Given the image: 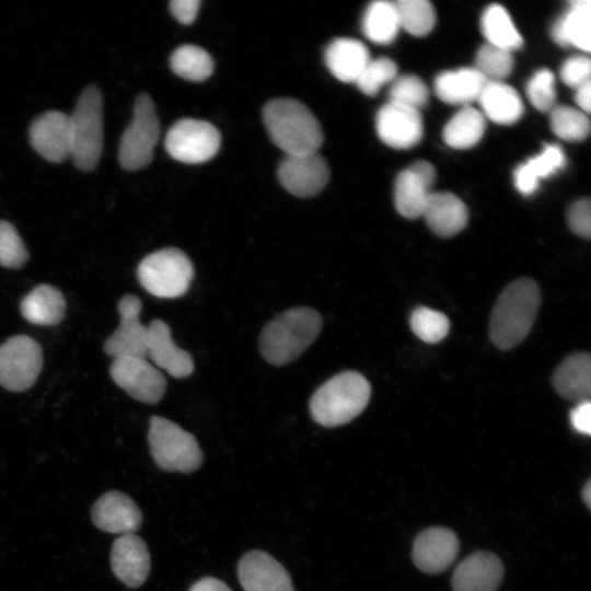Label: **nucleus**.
<instances>
[{
    "instance_id": "obj_1",
    "label": "nucleus",
    "mask_w": 591,
    "mask_h": 591,
    "mask_svg": "<svg viewBox=\"0 0 591 591\" xmlns=\"http://www.w3.org/2000/svg\"><path fill=\"white\" fill-rule=\"evenodd\" d=\"M541 304L540 288L529 278L517 279L500 293L490 316L489 336L501 349L514 348L530 333Z\"/></svg>"
},
{
    "instance_id": "obj_2",
    "label": "nucleus",
    "mask_w": 591,
    "mask_h": 591,
    "mask_svg": "<svg viewBox=\"0 0 591 591\" xmlns=\"http://www.w3.org/2000/svg\"><path fill=\"white\" fill-rule=\"evenodd\" d=\"M321 314L311 308H293L269 321L259 337L263 358L283 366L296 360L313 344L322 329Z\"/></svg>"
},
{
    "instance_id": "obj_3",
    "label": "nucleus",
    "mask_w": 591,
    "mask_h": 591,
    "mask_svg": "<svg viewBox=\"0 0 591 591\" xmlns=\"http://www.w3.org/2000/svg\"><path fill=\"white\" fill-rule=\"evenodd\" d=\"M263 121L271 141L287 155L318 152L323 143L318 120L297 100L269 101L263 108Z\"/></svg>"
},
{
    "instance_id": "obj_4",
    "label": "nucleus",
    "mask_w": 591,
    "mask_h": 591,
    "mask_svg": "<svg viewBox=\"0 0 591 591\" xmlns=\"http://www.w3.org/2000/svg\"><path fill=\"white\" fill-rule=\"evenodd\" d=\"M370 394V384L362 374L340 372L314 392L310 399L311 416L324 427L347 424L366 408Z\"/></svg>"
},
{
    "instance_id": "obj_5",
    "label": "nucleus",
    "mask_w": 591,
    "mask_h": 591,
    "mask_svg": "<svg viewBox=\"0 0 591 591\" xmlns=\"http://www.w3.org/2000/svg\"><path fill=\"white\" fill-rule=\"evenodd\" d=\"M69 116L70 158L79 170L92 171L103 151V97L100 90L94 85L88 86Z\"/></svg>"
},
{
    "instance_id": "obj_6",
    "label": "nucleus",
    "mask_w": 591,
    "mask_h": 591,
    "mask_svg": "<svg viewBox=\"0 0 591 591\" xmlns=\"http://www.w3.org/2000/svg\"><path fill=\"white\" fill-rule=\"evenodd\" d=\"M137 277L152 296L174 299L187 292L194 266L183 251L166 247L147 255L138 265Z\"/></svg>"
},
{
    "instance_id": "obj_7",
    "label": "nucleus",
    "mask_w": 591,
    "mask_h": 591,
    "mask_svg": "<svg viewBox=\"0 0 591 591\" xmlns=\"http://www.w3.org/2000/svg\"><path fill=\"white\" fill-rule=\"evenodd\" d=\"M148 441L153 460L164 471L189 473L201 465L202 452L196 438L172 420L151 417Z\"/></svg>"
},
{
    "instance_id": "obj_8",
    "label": "nucleus",
    "mask_w": 591,
    "mask_h": 591,
    "mask_svg": "<svg viewBox=\"0 0 591 591\" xmlns=\"http://www.w3.org/2000/svg\"><path fill=\"white\" fill-rule=\"evenodd\" d=\"M160 137V123L152 99L142 93L132 107V118L124 130L118 159L123 169L138 171L147 167Z\"/></svg>"
},
{
    "instance_id": "obj_9",
    "label": "nucleus",
    "mask_w": 591,
    "mask_h": 591,
    "mask_svg": "<svg viewBox=\"0 0 591 591\" xmlns=\"http://www.w3.org/2000/svg\"><path fill=\"white\" fill-rule=\"evenodd\" d=\"M164 144L173 159L187 164H199L217 154L221 135L209 121L184 118L169 129Z\"/></svg>"
},
{
    "instance_id": "obj_10",
    "label": "nucleus",
    "mask_w": 591,
    "mask_h": 591,
    "mask_svg": "<svg viewBox=\"0 0 591 591\" xmlns=\"http://www.w3.org/2000/svg\"><path fill=\"white\" fill-rule=\"evenodd\" d=\"M43 367L40 345L26 335H15L0 345V385L12 392L30 389Z\"/></svg>"
},
{
    "instance_id": "obj_11",
    "label": "nucleus",
    "mask_w": 591,
    "mask_h": 591,
    "mask_svg": "<svg viewBox=\"0 0 591 591\" xmlns=\"http://www.w3.org/2000/svg\"><path fill=\"white\" fill-rule=\"evenodd\" d=\"M109 373L120 389L139 402L157 404L164 395L166 380L147 358H115Z\"/></svg>"
},
{
    "instance_id": "obj_12",
    "label": "nucleus",
    "mask_w": 591,
    "mask_h": 591,
    "mask_svg": "<svg viewBox=\"0 0 591 591\" xmlns=\"http://www.w3.org/2000/svg\"><path fill=\"white\" fill-rule=\"evenodd\" d=\"M280 184L292 195L308 198L321 193L329 179V167L318 153L285 154L277 170Z\"/></svg>"
},
{
    "instance_id": "obj_13",
    "label": "nucleus",
    "mask_w": 591,
    "mask_h": 591,
    "mask_svg": "<svg viewBox=\"0 0 591 591\" xmlns=\"http://www.w3.org/2000/svg\"><path fill=\"white\" fill-rule=\"evenodd\" d=\"M141 301L134 294L124 296L118 303L119 325L106 339L104 351L115 358H147L148 326L140 322Z\"/></svg>"
},
{
    "instance_id": "obj_14",
    "label": "nucleus",
    "mask_w": 591,
    "mask_h": 591,
    "mask_svg": "<svg viewBox=\"0 0 591 591\" xmlns=\"http://www.w3.org/2000/svg\"><path fill=\"white\" fill-rule=\"evenodd\" d=\"M436 181V170L427 161H417L403 170L394 183V205L408 219L421 217Z\"/></svg>"
},
{
    "instance_id": "obj_15",
    "label": "nucleus",
    "mask_w": 591,
    "mask_h": 591,
    "mask_svg": "<svg viewBox=\"0 0 591 591\" xmlns=\"http://www.w3.org/2000/svg\"><path fill=\"white\" fill-rule=\"evenodd\" d=\"M379 138L394 149H410L424 132L420 111L397 103L387 102L375 117Z\"/></svg>"
},
{
    "instance_id": "obj_16",
    "label": "nucleus",
    "mask_w": 591,
    "mask_h": 591,
    "mask_svg": "<svg viewBox=\"0 0 591 591\" xmlns=\"http://www.w3.org/2000/svg\"><path fill=\"white\" fill-rule=\"evenodd\" d=\"M30 141L34 150L45 160L59 163L70 158V116L49 111L36 117L30 127Z\"/></svg>"
},
{
    "instance_id": "obj_17",
    "label": "nucleus",
    "mask_w": 591,
    "mask_h": 591,
    "mask_svg": "<svg viewBox=\"0 0 591 591\" xmlns=\"http://www.w3.org/2000/svg\"><path fill=\"white\" fill-rule=\"evenodd\" d=\"M237 576L244 591H293L288 571L262 551L248 552L240 559Z\"/></svg>"
},
{
    "instance_id": "obj_18",
    "label": "nucleus",
    "mask_w": 591,
    "mask_h": 591,
    "mask_svg": "<svg viewBox=\"0 0 591 591\" xmlns=\"http://www.w3.org/2000/svg\"><path fill=\"white\" fill-rule=\"evenodd\" d=\"M459 540L445 528H429L421 531L413 544L414 564L424 572L438 573L445 570L455 559Z\"/></svg>"
},
{
    "instance_id": "obj_19",
    "label": "nucleus",
    "mask_w": 591,
    "mask_h": 591,
    "mask_svg": "<svg viewBox=\"0 0 591 591\" xmlns=\"http://www.w3.org/2000/svg\"><path fill=\"white\" fill-rule=\"evenodd\" d=\"M147 326V357L153 366L176 379L189 376L194 371L193 357L175 345L167 324L157 318Z\"/></svg>"
},
{
    "instance_id": "obj_20",
    "label": "nucleus",
    "mask_w": 591,
    "mask_h": 591,
    "mask_svg": "<svg viewBox=\"0 0 591 591\" xmlns=\"http://www.w3.org/2000/svg\"><path fill=\"white\" fill-rule=\"evenodd\" d=\"M96 528L114 534L135 533L142 523V514L134 500L120 491H108L92 508Z\"/></svg>"
},
{
    "instance_id": "obj_21",
    "label": "nucleus",
    "mask_w": 591,
    "mask_h": 591,
    "mask_svg": "<svg viewBox=\"0 0 591 591\" xmlns=\"http://www.w3.org/2000/svg\"><path fill=\"white\" fill-rule=\"evenodd\" d=\"M503 565L491 552L479 551L464 558L452 577L453 591H496L502 580Z\"/></svg>"
},
{
    "instance_id": "obj_22",
    "label": "nucleus",
    "mask_w": 591,
    "mask_h": 591,
    "mask_svg": "<svg viewBox=\"0 0 591 591\" xmlns=\"http://www.w3.org/2000/svg\"><path fill=\"white\" fill-rule=\"evenodd\" d=\"M150 554L146 543L135 533L118 536L111 551L114 575L126 586L140 587L150 571Z\"/></svg>"
},
{
    "instance_id": "obj_23",
    "label": "nucleus",
    "mask_w": 591,
    "mask_h": 591,
    "mask_svg": "<svg viewBox=\"0 0 591 591\" xmlns=\"http://www.w3.org/2000/svg\"><path fill=\"white\" fill-rule=\"evenodd\" d=\"M422 217L434 234L449 237L465 228L468 213L465 204L457 196L437 192L430 195Z\"/></svg>"
},
{
    "instance_id": "obj_24",
    "label": "nucleus",
    "mask_w": 591,
    "mask_h": 591,
    "mask_svg": "<svg viewBox=\"0 0 591 591\" xmlns=\"http://www.w3.org/2000/svg\"><path fill=\"white\" fill-rule=\"evenodd\" d=\"M553 385L565 399L577 403L590 401L591 358L587 352L567 357L555 370Z\"/></svg>"
},
{
    "instance_id": "obj_25",
    "label": "nucleus",
    "mask_w": 591,
    "mask_h": 591,
    "mask_svg": "<svg viewBox=\"0 0 591 591\" xmlns=\"http://www.w3.org/2000/svg\"><path fill=\"white\" fill-rule=\"evenodd\" d=\"M324 60L336 79L343 82H355L370 60V55L360 40L338 37L326 47Z\"/></svg>"
},
{
    "instance_id": "obj_26",
    "label": "nucleus",
    "mask_w": 591,
    "mask_h": 591,
    "mask_svg": "<svg viewBox=\"0 0 591 591\" xmlns=\"http://www.w3.org/2000/svg\"><path fill=\"white\" fill-rule=\"evenodd\" d=\"M486 82L475 68H461L437 76L434 92L444 103L468 106L478 100Z\"/></svg>"
},
{
    "instance_id": "obj_27",
    "label": "nucleus",
    "mask_w": 591,
    "mask_h": 591,
    "mask_svg": "<svg viewBox=\"0 0 591 591\" xmlns=\"http://www.w3.org/2000/svg\"><path fill=\"white\" fill-rule=\"evenodd\" d=\"M20 310L27 322L51 326L63 318L66 301L59 289L50 285H39L22 299Z\"/></svg>"
},
{
    "instance_id": "obj_28",
    "label": "nucleus",
    "mask_w": 591,
    "mask_h": 591,
    "mask_svg": "<svg viewBox=\"0 0 591 591\" xmlns=\"http://www.w3.org/2000/svg\"><path fill=\"white\" fill-rule=\"evenodd\" d=\"M590 26L591 3L587 0H576L556 21L552 28V36L561 46L572 45L589 53L591 48Z\"/></svg>"
},
{
    "instance_id": "obj_29",
    "label": "nucleus",
    "mask_w": 591,
    "mask_h": 591,
    "mask_svg": "<svg viewBox=\"0 0 591 591\" xmlns=\"http://www.w3.org/2000/svg\"><path fill=\"white\" fill-rule=\"evenodd\" d=\"M566 164V157L558 144H547L541 153L519 165L514 173V185L523 195L533 194L540 182L556 174Z\"/></svg>"
},
{
    "instance_id": "obj_30",
    "label": "nucleus",
    "mask_w": 591,
    "mask_h": 591,
    "mask_svg": "<svg viewBox=\"0 0 591 591\" xmlns=\"http://www.w3.org/2000/svg\"><path fill=\"white\" fill-rule=\"evenodd\" d=\"M477 101L483 109L482 114L496 124H514L523 114L520 95L505 82H486Z\"/></svg>"
},
{
    "instance_id": "obj_31",
    "label": "nucleus",
    "mask_w": 591,
    "mask_h": 591,
    "mask_svg": "<svg viewBox=\"0 0 591 591\" xmlns=\"http://www.w3.org/2000/svg\"><path fill=\"white\" fill-rule=\"evenodd\" d=\"M485 116L472 106H463L444 126L443 140L455 149H468L483 137Z\"/></svg>"
},
{
    "instance_id": "obj_32",
    "label": "nucleus",
    "mask_w": 591,
    "mask_h": 591,
    "mask_svg": "<svg viewBox=\"0 0 591 591\" xmlns=\"http://www.w3.org/2000/svg\"><path fill=\"white\" fill-rule=\"evenodd\" d=\"M399 28L394 2L381 0L369 4L362 19V31L368 39L380 45L390 44Z\"/></svg>"
},
{
    "instance_id": "obj_33",
    "label": "nucleus",
    "mask_w": 591,
    "mask_h": 591,
    "mask_svg": "<svg viewBox=\"0 0 591 591\" xmlns=\"http://www.w3.org/2000/svg\"><path fill=\"white\" fill-rule=\"evenodd\" d=\"M480 28L490 45L510 51L522 46V37L502 5L491 4L485 9L480 19Z\"/></svg>"
},
{
    "instance_id": "obj_34",
    "label": "nucleus",
    "mask_w": 591,
    "mask_h": 591,
    "mask_svg": "<svg viewBox=\"0 0 591 591\" xmlns=\"http://www.w3.org/2000/svg\"><path fill=\"white\" fill-rule=\"evenodd\" d=\"M170 66L178 77L194 82L208 79L213 71V60L207 50L195 45H183L176 48Z\"/></svg>"
},
{
    "instance_id": "obj_35",
    "label": "nucleus",
    "mask_w": 591,
    "mask_h": 591,
    "mask_svg": "<svg viewBox=\"0 0 591 591\" xmlns=\"http://www.w3.org/2000/svg\"><path fill=\"white\" fill-rule=\"evenodd\" d=\"M399 27L414 36H426L436 24V11L427 0H397L394 2Z\"/></svg>"
},
{
    "instance_id": "obj_36",
    "label": "nucleus",
    "mask_w": 591,
    "mask_h": 591,
    "mask_svg": "<svg viewBox=\"0 0 591 591\" xmlns=\"http://www.w3.org/2000/svg\"><path fill=\"white\" fill-rule=\"evenodd\" d=\"M554 134L566 141H582L590 132V121L586 113L567 106L555 105L549 111Z\"/></svg>"
},
{
    "instance_id": "obj_37",
    "label": "nucleus",
    "mask_w": 591,
    "mask_h": 591,
    "mask_svg": "<svg viewBox=\"0 0 591 591\" xmlns=\"http://www.w3.org/2000/svg\"><path fill=\"white\" fill-rule=\"evenodd\" d=\"M474 68L487 82H503L513 68L512 51L487 43L477 51Z\"/></svg>"
},
{
    "instance_id": "obj_38",
    "label": "nucleus",
    "mask_w": 591,
    "mask_h": 591,
    "mask_svg": "<svg viewBox=\"0 0 591 591\" xmlns=\"http://www.w3.org/2000/svg\"><path fill=\"white\" fill-rule=\"evenodd\" d=\"M409 323L414 334L428 344L441 341L450 328V322L443 313L426 306L415 309Z\"/></svg>"
},
{
    "instance_id": "obj_39",
    "label": "nucleus",
    "mask_w": 591,
    "mask_h": 591,
    "mask_svg": "<svg viewBox=\"0 0 591 591\" xmlns=\"http://www.w3.org/2000/svg\"><path fill=\"white\" fill-rule=\"evenodd\" d=\"M429 91L424 81L415 74L397 76L389 90V102L420 111L427 105Z\"/></svg>"
},
{
    "instance_id": "obj_40",
    "label": "nucleus",
    "mask_w": 591,
    "mask_h": 591,
    "mask_svg": "<svg viewBox=\"0 0 591 591\" xmlns=\"http://www.w3.org/2000/svg\"><path fill=\"white\" fill-rule=\"evenodd\" d=\"M396 77L395 62L390 58L380 57L370 59L355 82L362 93L374 96L384 84L391 83Z\"/></svg>"
},
{
    "instance_id": "obj_41",
    "label": "nucleus",
    "mask_w": 591,
    "mask_h": 591,
    "mask_svg": "<svg viewBox=\"0 0 591 591\" xmlns=\"http://www.w3.org/2000/svg\"><path fill=\"white\" fill-rule=\"evenodd\" d=\"M28 259V252L15 228L0 220V265L21 268Z\"/></svg>"
},
{
    "instance_id": "obj_42",
    "label": "nucleus",
    "mask_w": 591,
    "mask_h": 591,
    "mask_svg": "<svg viewBox=\"0 0 591 591\" xmlns=\"http://www.w3.org/2000/svg\"><path fill=\"white\" fill-rule=\"evenodd\" d=\"M526 95L536 109L549 113L556 99L553 72L548 69L536 71L526 84Z\"/></svg>"
},
{
    "instance_id": "obj_43",
    "label": "nucleus",
    "mask_w": 591,
    "mask_h": 591,
    "mask_svg": "<svg viewBox=\"0 0 591 591\" xmlns=\"http://www.w3.org/2000/svg\"><path fill=\"white\" fill-rule=\"evenodd\" d=\"M590 59L586 56H575L564 62L560 78L566 85L577 89L590 81Z\"/></svg>"
},
{
    "instance_id": "obj_44",
    "label": "nucleus",
    "mask_w": 591,
    "mask_h": 591,
    "mask_svg": "<svg viewBox=\"0 0 591 591\" xmlns=\"http://www.w3.org/2000/svg\"><path fill=\"white\" fill-rule=\"evenodd\" d=\"M568 225L577 235L589 239L591 234V207L589 199H579L568 209Z\"/></svg>"
},
{
    "instance_id": "obj_45",
    "label": "nucleus",
    "mask_w": 591,
    "mask_h": 591,
    "mask_svg": "<svg viewBox=\"0 0 591 591\" xmlns=\"http://www.w3.org/2000/svg\"><path fill=\"white\" fill-rule=\"evenodd\" d=\"M570 422L572 428L579 433H591V403L584 401L577 403L570 412Z\"/></svg>"
},
{
    "instance_id": "obj_46",
    "label": "nucleus",
    "mask_w": 591,
    "mask_h": 591,
    "mask_svg": "<svg viewBox=\"0 0 591 591\" xmlns=\"http://www.w3.org/2000/svg\"><path fill=\"white\" fill-rule=\"evenodd\" d=\"M199 0H173L170 2V11L182 24H190L197 16Z\"/></svg>"
},
{
    "instance_id": "obj_47",
    "label": "nucleus",
    "mask_w": 591,
    "mask_h": 591,
    "mask_svg": "<svg viewBox=\"0 0 591 591\" xmlns=\"http://www.w3.org/2000/svg\"><path fill=\"white\" fill-rule=\"evenodd\" d=\"M189 591H232L223 581L205 577L192 586Z\"/></svg>"
},
{
    "instance_id": "obj_48",
    "label": "nucleus",
    "mask_w": 591,
    "mask_h": 591,
    "mask_svg": "<svg viewBox=\"0 0 591 591\" xmlns=\"http://www.w3.org/2000/svg\"><path fill=\"white\" fill-rule=\"evenodd\" d=\"M591 82H587L576 89L575 100L581 112L590 113Z\"/></svg>"
},
{
    "instance_id": "obj_49",
    "label": "nucleus",
    "mask_w": 591,
    "mask_h": 591,
    "mask_svg": "<svg viewBox=\"0 0 591 591\" xmlns=\"http://www.w3.org/2000/svg\"><path fill=\"white\" fill-rule=\"evenodd\" d=\"M581 496H582V499L584 500V502L587 503V506L590 508L591 507V483H590V480H588L586 483L584 487L582 488Z\"/></svg>"
}]
</instances>
